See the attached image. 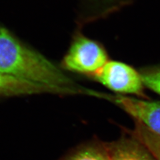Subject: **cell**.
Listing matches in <instances>:
<instances>
[{"instance_id": "1", "label": "cell", "mask_w": 160, "mask_h": 160, "mask_svg": "<svg viewBox=\"0 0 160 160\" xmlns=\"http://www.w3.org/2000/svg\"><path fill=\"white\" fill-rule=\"evenodd\" d=\"M0 72L29 82L62 89L69 95L88 94L42 53L0 27Z\"/></svg>"}, {"instance_id": "2", "label": "cell", "mask_w": 160, "mask_h": 160, "mask_svg": "<svg viewBox=\"0 0 160 160\" xmlns=\"http://www.w3.org/2000/svg\"><path fill=\"white\" fill-rule=\"evenodd\" d=\"M109 61L106 49L96 40L78 32L62 62V69L93 77Z\"/></svg>"}, {"instance_id": "3", "label": "cell", "mask_w": 160, "mask_h": 160, "mask_svg": "<svg viewBox=\"0 0 160 160\" xmlns=\"http://www.w3.org/2000/svg\"><path fill=\"white\" fill-rule=\"evenodd\" d=\"M92 78L113 92L145 96L141 73L123 62L109 60Z\"/></svg>"}, {"instance_id": "4", "label": "cell", "mask_w": 160, "mask_h": 160, "mask_svg": "<svg viewBox=\"0 0 160 160\" xmlns=\"http://www.w3.org/2000/svg\"><path fill=\"white\" fill-rule=\"evenodd\" d=\"M103 96L160 137V103L122 96Z\"/></svg>"}, {"instance_id": "5", "label": "cell", "mask_w": 160, "mask_h": 160, "mask_svg": "<svg viewBox=\"0 0 160 160\" xmlns=\"http://www.w3.org/2000/svg\"><path fill=\"white\" fill-rule=\"evenodd\" d=\"M52 94L69 96L62 89L27 81L0 72V98Z\"/></svg>"}, {"instance_id": "6", "label": "cell", "mask_w": 160, "mask_h": 160, "mask_svg": "<svg viewBox=\"0 0 160 160\" xmlns=\"http://www.w3.org/2000/svg\"><path fill=\"white\" fill-rule=\"evenodd\" d=\"M109 160H156L138 139H123L109 148Z\"/></svg>"}, {"instance_id": "7", "label": "cell", "mask_w": 160, "mask_h": 160, "mask_svg": "<svg viewBox=\"0 0 160 160\" xmlns=\"http://www.w3.org/2000/svg\"><path fill=\"white\" fill-rule=\"evenodd\" d=\"M62 160H109V148L88 145L68 155Z\"/></svg>"}, {"instance_id": "8", "label": "cell", "mask_w": 160, "mask_h": 160, "mask_svg": "<svg viewBox=\"0 0 160 160\" xmlns=\"http://www.w3.org/2000/svg\"><path fill=\"white\" fill-rule=\"evenodd\" d=\"M135 137L141 142L156 160H160V137L153 133L143 124L136 121Z\"/></svg>"}, {"instance_id": "9", "label": "cell", "mask_w": 160, "mask_h": 160, "mask_svg": "<svg viewBox=\"0 0 160 160\" xmlns=\"http://www.w3.org/2000/svg\"><path fill=\"white\" fill-rule=\"evenodd\" d=\"M93 7L92 19L102 18L127 6L133 0H90Z\"/></svg>"}, {"instance_id": "10", "label": "cell", "mask_w": 160, "mask_h": 160, "mask_svg": "<svg viewBox=\"0 0 160 160\" xmlns=\"http://www.w3.org/2000/svg\"><path fill=\"white\" fill-rule=\"evenodd\" d=\"M141 76L144 86L160 96V66L143 70Z\"/></svg>"}]
</instances>
